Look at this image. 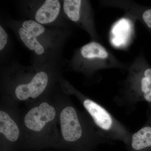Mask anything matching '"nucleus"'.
<instances>
[{
	"label": "nucleus",
	"instance_id": "1",
	"mask_svg": "<svg viewBox=\"0 0 151 151\" xmlns=\"http://www.w3.org/2000/svg\"><path fill=\"white\" fill-rule=\"evenodd\" d=\"M81 103L97 129L109 140L123 142L127 146L132 133L104 106L86 97H80Z\"/></svg>",
	"mask_w": 151,
	"mask_h": 151
},
{
	"label": "nucleus",
	"instance_id": "2",
	"mask_svg": "<svg viewBox=\"0 0 151 151\" xmlns=\"http://www.w3.org/2000/svg\"><path fill=\"white\" fill-rule=\"evenodd\" d=\"M134 81H132L129 91L116 98L115 103L129 113L133 111L139 102L145 101L148 105L147 116H151V68H146Z\"/></svg>",
	"mask_w": 151,
	"mask_h": 151
},
{
	"label": "nucleus",
	"instance_id": "3",
	"mask_svg": "<svg viewBox=\"0 0 151 151\" xmlns=\"http://www.w3.org/2000/svg\"><path fill=\"white\" fill-rule=\"evenodd\" d=\"M56 114L54 107L43 102L32 108L27 113L24 120L25 126L32 132H40L47 124L54 120Z\"/></svg>",
	"mask_w": 151,
	"mask_h": 151
},
{
	"label": "nucleus",
	"instance_id": "4",
	"mask_svg": "<svg viewBox=\"0 0 151 151\" xmlns=\"http://www.w3.org/2000/svg\"><path fill=\"white\" fill-rule=\"evenodd\" d=\"M49 77L44 71H40L27 83L19 84L15 89L17 99L25 101L29 99H35L42 94L48 84Z\"/></svg>",
	"mask_w": 151,
	"mask_h": 151
},
{
	"label": "nucleus",
	"instance_id": "5",
	"mask_svg": "<svg viewBox=\"0 0 151 151\" xmlns=\"http://www.w3.org/2000/svg\"><path fill=\"white\" fill-rule=\"evenodd\" d=\"M126 147L128 151H151V122L147 121L140 129L132 133Z\"/></svg>",
	"mask_w": 151,
	"mask_h": 151
},
{
	"label": "nucleus",
	"instance_id": "6",
	"mask_svg": "<svg viewBox=\"0 0 151 151\" xmlns=\"http://www.w3.org/2000/svg\"><path fill=\"white\" fill-rule=\"evenodd\" d=\"M60 8L58 0H46L36 11V21L42 25L52 22L58 17Z\"/></svg>",
	"mask_w": 151,
	"mask_h": 151
},
{
	"label": "nucleus",
	"instance_id": "7",
	"mask_svg": "<svg viewBox=\"0 0 151 151\" xmlns=\"http://www.w3.org/2000/svg\"><path fill=\"white\" fill-rule=\"evenodd\" d=\"M0 133L11 142H16L19 137V129L16 123L2 110L0 111Z\"/></svg>",
	"mask_w": 151,
	"mask_h": 151
},
{
	"label": "nucleus",
	"instance_id": "8",
	"mask_svg": "<svg viewBox=\"0 0 151 151\" xmlns=\"http://www.w3.org/2000/svg\"><path fill=\"white\" fill-rule=\"evenodd\" d=\"M19 34L22 41L29 49L34 51L38 55L44 53V48L38 41L36 35L22 27L19 29Z\"/></svg>",
	"mask_w": 151,
	"mask_h": 151
},
{
	"label": "nucleus",
	"instance_id": "9",
	"mask_svg": "<svg viewBox=\"0 0 151 151\" xmlns=\"http://www.w3.org/2000/svg\"><path fill=\"white\" fill-rule=\"evenodd\" d=\"M81 53L84 58L92 59L100 58L105 59L108 56V53L105 49L100 44L93 42L85 45L81 47Z\"/></svg>",
	"mask_w": 151,
	"mask_h": 151
},
{
	"label": "nucleus",
	"instance_id": "10",
	"mask_svg": "<svg viewBox=\"0 0 151 151\" xmlns=\"http://www.w3.org/2000/svg\"><path fill=\"white\" fill-rule=\"evenodd\" d=\"M82 1L80 0H64L63 9L69 19L77 22L80 19V11Z\"/></svg>",
	"mask_w": 151,
	"mask_h": 151
},
{
	"label": "nucleus",
	"instance_id": "11",
	"mask_svg": "<svg viewBox=\"0 0 151 151\" xmlns=\"http://www.w3.org/2000/svg\"><path fill=\"white\" fill-rule=\"evenodd\" d=\"M22 27L37 37L42 34L45 31V28L42 24L32 20L25 21L22 24Z\"/></svg>",
	"mask_w": 151,
	"mask_h": 151
},
{
	"label": "nucleus",
	"instance_id": "12",
	"mask_svg": "<svg viewBox=\"0 0 151 151\" xmlns=\"http://www.w3.org/2000/svg\"><path fill=\"white\" fill-rule=\"evenodd\" d=\"M8 42V35L6 31L1 26H0V50L2 51Z\"/></svg>",
	"mask_w": 151,
	"mask_h": 151
},
{
	"label": "nucleus",
	"instance_id": "13",
	"mask_svg": "<svg viewBox=\"0 0 151 151\" xmlns=\"http://www.w3.org/2000/svg\"><path fill=\"white\" fill-rule=\"evenodd\" d=\"M142 19L146 25L151 29V9H148L144 12Z\"/></svg>",
	"mask_w": 151,
	"mask_h": 151
}]
</instances>
